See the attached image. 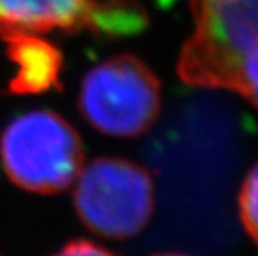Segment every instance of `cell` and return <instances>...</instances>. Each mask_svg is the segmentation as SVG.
<instances>
[{
  "label": "cell",
  "mask_w": 258,
  "mask_h": 256,
  "mask_svg": "<svg viewBox=\"0 0 258 256\" xmlns=\"http://www.w3.org/2000/svg\"><path fill=\"white\" fill-rule=\"evenodd\" d=\"M238 211L245 231L258 244V163L248 172L238 193Z\"/></svg>",
  "instance_id": "8"
},
{
  "label": "cell",
  "mask_w": 258,
  "mask_h": 256,
  "mask_svg": "<svg viewBox=\"0 0 258 256\" xmlns=\"http://www.w3.org/2000/svg\"><path fill=\"white\" fill-rule=\"evenodd\" d=\"M0 160L19 188L50 195L74 185L84 166V148L67 120L50 110H34L5 127Z\"/></svg>",
  "instance_id": "1"
},
{
  "label": "cell",
  "mask_w": 258,
  "mask_h": 256,
  "mask_svg": "<svg viewBox=\"0 0 258 256\" xmlns=\"http://www.w3.org/2000/svg\"><path fill=\"white\" fill-rule=\"evenodd\" d=\"M195 29L180 52L177 72L185 83L208 89L233 55L258 42V0H191Z\"/></svg>",
  "instance_id": "5"
},
{
  "label": "cell",
  "mask_w": 258,
  "mask_h": 256,
  "mask_svg": "<svg viewBox=\"0 0 258 256\" xmlns=\"http://www.w3.org/2000/svg\"><path fill=\"white\" fill-rule=\"evenodd\" d=\"M53 256H115V254L92 241L77 239V241H70L69 244H65V246Z\"/></svg>",
  "instance_id": "9"
},
{
  "label": "cell",
  "mask_w": 258,
  "mask_h": 256,
  "mask_svg": "<svg viewBox=\"0 0 258 256\" xmlns=\"http://www.w3.org/2000/svg\"><path fill=\"white\" fill-rule=\"evenodd\" d=\"M7 43V55L14 63L9 90L15 94H38L58 81L62 58L57 48L37 35L14 34L0 37Z\"/></svg>",
  "instance_id": "6"
},
{
  "label": "cell",
  "mask_w": 258,
  "mask_h": 256,
  "mask_svg": "<svg viewBox=\"0 0 258 256\" xmlns=\"http://www.w3.org/2000/svg\"><path fill=\"white\" fill-rule=\"evenodd\" d=\"M208 89L238 92L258 108V42L225 62L212 77Z\"/></svg>",
  "instance_id": "7"
},
{
  "label": "cell",
  "mask_w": 258,
  "mask_h": 256,
  "mask_svg": "<svg viewBox=\"0 0 258 256\" xmlns=\"http://www.w3.org/2000/svg\"><path fill=\"white\" fill-rule=\"evenodd\" d=\"M74 205L84 225L105 238L125 239L147 226L155 188L144 166L123 158H95L75 180Z\"/></svg>",
  "instance_id": "2"
},
{
  "label": "cell",
  "mask_w": 258,
  "mask_h": 256,
  "mask_svg": "<svg viewBox=\"0 0 258 256\" xmlns=\"http://www.w3.org/2000/svg\"><path fill=\"white\" fill-rule=\"evenodd\" d=\"M157 256H186V254H178V253H167V254H157Z\"/></svg>",
  "instance_id": "11"
},
{
  "label": "cell",
  "mask_w": 258,
  "mask_h": 256,
  "mask_svg": "<svg viewBox=\"0 0 258 256\" xmlns=\"http://www.w3.org/2000/svg\"><path fill=\"white\" fill-rule=\"evenodd\" d=\"M79 110L100 133L137 137L160 113V80L140 58L128 53L112 57L82 80Z\"/></svg>",
  "instance_id": "3"
},
{
  "label": "cell",
  "mask_w": 258,
  "mask_h": 256,
  "mask_svg": "<svg viewBox=\"0 0 258 256\" xmlns=\"http://www.w3.org/2000/svg\"><path fill=\"white\" fill-rule=\"evenodd\" d=\"M145 25L147 12L135 0H0V37L53 30L123 37Z\"/></svg>",
  "instance_id": "4"
},
{
  "label": "cell",
  "mask_w": 258,
  "mask_h": 256,
  "mask_svg": "<svg viewBox=\"0 0 258 256\" xmlns=\"http://www.w3.org/2000/svg\"><path fill=\"white\" fill-rule=\"evenodd\" d=\"M175 2H177V0H157V4L160 5L162 9H170Z\"/></svg>",
  "instance_id": "10"
}]
</instances>
